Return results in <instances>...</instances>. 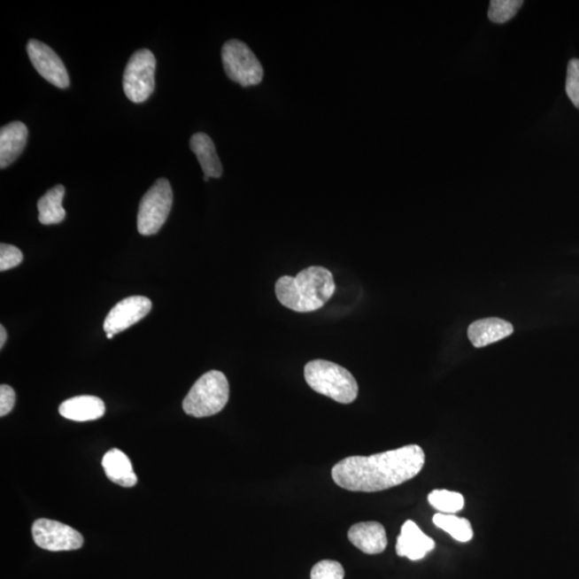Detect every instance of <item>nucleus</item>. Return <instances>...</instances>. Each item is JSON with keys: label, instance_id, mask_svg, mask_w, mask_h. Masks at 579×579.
I'll return each instance as SVG.
<instances>
[{"label": "nucleus", "instance_id": "obj_1", "mask_svg": "<svg viewBox=\"0 0 579 579\" xmlns=\"http://www.w3.org/2000/svg\"><path fill=\"white\" fill-rule=\"evenodd\" d=\"M424 465L423 449L410 444L372 456L348 457L334 466L332 476L345 490L377 492L413 480Z\"/></svg>", "mask_w": 579, "mask_h": 579}, {"label": "nucleus", "instance_id": "obj_2", "mask_svg": "<svg viewBox=\"0 0 579 579\" xmlns=\"http://www.w3.org/2000/svg\"><path fill=\"white\" fill-rule=\"evenodd\" d=\"M333 274L323 266L303 269L297 276H283L276 282L278 301L297 313H313L322 308L335 292Z\"/></svg>", "mask_w": 579, "mask_h": 579}, {"label": "nucleus", "instance_id": "obj_3", "mask_svg": "<svg viewBox=\"0 0 579 579\" xmlns=\"http://www.w3.org/2000/svg\"><path fill=\"white\" fill-rule=\"evenodd\" d=\"M305 380L319 394L340 404H351L358 398L359 385L349 370L324 359H314L305 366Z\"/></svg>", "mask_w": 579, "mask_h": 579}, {"label": "nucleus", "instance_id": "obj_4", "mask_svg": "<svg viewBox=\"0 0 579 579\" xmlns=\"http://www.w3.org/2000/svg\"><path fill=\"white\" fill-rule=\"evenodd\" d=\"M228 396L230 388L226 375L218 370H211L193 384L182 401V409L195 418H207L220 413L226 407Z\"/></svg>", "mask_w": 579, "mask_h": 579}, {"label": "nucleus", "instance_id": "obj_5", "mask_svg": "<svg viewBox=\"0 0 579 579\" xmlns=\"http://www.w3.org/2000/svg\"><path fill=\"white\" fill-rule=\"evenodd\" d=\"M173 205V191L169 181L160 179L151 186L141 200L138 214V231L151 236L160 231L169 217Z\"/></svg>", "mask_w": 579, "mask_h": 579}, {"label": "nucleus", "instance_id": "obj_6", "mask_svg": "<svg viewBox=\"0 0 579 579\" xmlns=\"http://www.w3.org/2000/svg\"><path fill=\"white\" fill-rule=\"evenodd\" d=\"M221 58L223 68L233 82L243 88L261 83L264 76L262 65L246 43L230 40L223 45Z\"/></svg>", "mask_w": 579, "mask_h": 579}, {"label": "nucleus", "instance_id": "obj_7", "mask_svg": "<svg viewBox=\"0 0 579 579\" xmlns=\"http://www.w3.org/2000/svg\"><path fill=\"white\" fill-rule=\"evenodd\" d=\"M156 58L150 50L131 56L124 73V91L135 104L144 103L155 90Z\"/></svg>", "mask_w": 579, "mask_h": 579}, {"label": "nucleus", "instance_id": "obj_8", "mask_svg": "<svg viewBox=\"0 0 579 579\" xmlns=\"http://www.w3.org/2000/svg\"><path fill=\"white\" fill-rule=\"evenodd\" d=\"M32 532L35 544L45 551H75L82 547L84 543L83 537L80 532L56 521H35Z\"/></svg>", "mask_w": 579, "mask_h": 579}, {"label": "nucleus", "instance_id": "obj_9", "mask_svg": "<svg viewBox=\"0 0 579 579\" xmlns=\"http://www.w3.org/2000/svg\"><path fill=\"white\" fill-rule=\"evenodd\" d=\"M27 53L35 69L48 82L58 89L69 88L70 80L67 69H66L63 60L49 45L35 39L29 40Z\"/></svg>", "mask_w": 579, "mask_h": 579}, {"label": "nucleus", "instance_id": "obj_10", "mask_svg": "<svg viewBox=\"0 0 579 579\" xmlns=\"http://www.w3.org/2000/svg\"><path fill=\"white\" fill-rule=\"evenodd\" d=\"M151 311V302L145 297H130L116 304L105 318L106 334H120L141 321Z\"/></svg>", "mask_w": 579, "mask_h": 579}, {"label": "nucleus", "instance_id": "obj_11", "mask_svg": "<svg viewBox=\"0 0 579 579\" xmlns=\"http://www.w3.org/2000/svg\"><path fill=\"white\" fill-rule=\"evenodd\" d=\"M435 546L433 538L426 536L414 521H407L401 527L396 552L400 557H407L410 560L418 561L434 551Z\"/></svg>", "mask_w": 579, "mask_h": 579}, {"label": "nucleus", "instance_id": "obj_12", "mask_svg": "<svg viewBox=\"0 0 579 579\" xmlns=\"http://www.w3.org/2000/svg\"><path fill=\"white\" fill-rule=\"evenodd\" d=\"M348 537L355 547L367 555L383 552L388 546L384 527L377 521L359 522L350 528Z\"/></svg>", "mask_w": 579, "mask_h": 579}, {"label": "nucleus", "instance_id": "obj_13", "mask_svg": "<svg viewBox=\"0 0 579 579\" xmlns=\"http://www.w3.org/2000/svg\"><path fill=\"white\" fill-rule=\"evenodd\" d=\"M28 129L21 121H13L0 130V167L9 166L19 158L27 146Z\"/></svg>", "mask_w": 579, "mask_h": 579}, {"label": "nucleus", "instance_id": "obj_14", "mask_svg": "<svg viewBox=\"0 0 579 579\" xmlns=\"http://www.w3.org/2000/svg\"><path fill=\"white\" fill-rule=\"evenodd\" d=\"M513 332L514 328L510 322L499 318H489L472 323L468 328V337L475 348H482L511 336Z\"/></svg>", "mask_w": 579, "mask_h": 579}, {"label": "nucleus", "instance_id": "obj_15", "mask_svg": "<svg viewBox=\"0 0 579 579\" xmlns=\"http://www.w3.org/2000/svg\"><path fill=\"white\" fill-rule=\"evenodd\" d=\"M105 413L103 400L96 396H78V398L65 400L59 405V414L63 418L75 421H95Z\"/></svg>", "mask_w": 579, "mask_h": 579}, {"label": "nucleus", "instance_id": "obj_16", "mask_svg": "<svg viewBox=\"0 0 579 579\" xmlns=\"http://www.w3.org/2000/svg\"><path fill=\"white\" fill-rule=\"evenodd\" d=\"M103 467L112 482L123 487H134L138 482L131 461L124 452L113 449L104 457Z\"/></svg>", "mask_w": 579, "mask_h": 579}, {"label": "nucleus", "instance_id": "obj_17", "mask_svg": "<svg viewBox=\"0 0 579 579\" xmlns=\"http://www.w3.org/2000/svg\"><path fill=\"white\" fill-rule=\"evenodd\" d=\"M190 147L199 160L205 176L220 179L222 165L216 152L214 142L205 134H196L190 140Z\"/></svg>", "mask_w": 579, "mask_h": 579}, {"label": "nucleus", "instance_id": "obj_18", "mask_svg": "<svg viewBox=\"0 0 579 579\" xmlns=\"http://www.w3.org/2000/svg\"><path fill=\"white\" fill-rule=\"evenodd\" d=\"M65 187L56 185L38 201L39 221L44 226L58 225L66 217L63 207Z\"/></svg>", "mask_w": 579, "mask_h": 579}, {"label": "nucleus", "instance_id": "obj_19", "mask_svg": "<svg viewBox=\"0 0 579 579\" xmlns=\"http://www.w3.org/2000/svg\"><path fill=\"white\" fill-rule=\"evenodd\" d=\"M433 521L436 527L449 533L456 541L466 543L474 537V529H472L471 522L466 520V518L439 513V514L434 516Z\"/></svg>", "mask_w": 579, "mask_h": 579}, {"label": "nucleus", "instance_id": "obj_20", "mask_svg": "<svg viewBox=\"0 0 579 579\" xmlns=\"http://www.w3.org/2000/svg\"><path fill=\"white\" fill-rule=\"evenodd\" d=\"M431 506L444 514H455L465 507V498L459 492L436 490L428 495Z\"/></svg>", "mask_w": 579, "mask_h": 579}, {"label": "nucleus", "instance_id": "obj_21", "mask_svg": "<svg viewBox=\"0 0 579 579\" xmlns=\"http://www.w3.org/2000/svg\"><path fill=\"white\" fill-rule=\"evenodd\" d=\"M524 4L521 0H491L489 18L491 22L504 24L514 18Z\"/></svg>", "mask_w": 579, "mask_h": 579}, {"label": "nucleus", "instance_id": "obj_22", "mask_svg": "<svg viewBox=\"0 0 579 579\" xmlns=\"http://www.w3.org/2000/svg\"><path fill=\"white\" fill-rule=\"evenodd\" d=\"M344 570L339 562L323 560L313 567L312 579H344Z\"/></svg>", "mask_w": 579, "mask_h": 579}, {"label": "nucleus", "instance_id": "obj_23", "mask_svg": "<svg viewBox=\"0 0 579 579\" xmlns=\"http://www.w3.org/2000/svg\"><path fill=\"white\" fill-rule=\"evenodd\" d=\"M566 90L568 98L579 109V59H571L567 66Z\"/></svg>", "mask_w": 579, "mask_h": 579}, {"label": "nucleus", "instance_id": "obj_24", "mask_svg": "<svg viewBox=\"0 0 579 579\" xmlns=\"http://www.w3.org/2000/svg\"><path fill=\"white\" fill-rule=\"evenodd\" d=\"M23 261V253L19 248L2 243L0 245V271L6 272L8 269L17 267Z\"/></svg>", "mask_w": 579, "mask_h": 579}, {"label": "nucleus", "instance_id": "obj_25", "mask_svg": "<svg viewBox=\"0 0 579 579\" xmlns=\"http://www.w3.org/2000/svg\"><path fill=\"white\" fill-rule=\"evenodd\" d=\"M15 405V392L12 386L3 384L0 386V416L12 413Z\"/></svg>", "mask_w": 579, "mask_h": 579}, {"label": "nucleus", "instance_id": "obj_26", "mask_svg": "<svg viewBox=\"0 0 579 579\" xmlns=\"http://www.w3.org/2000/svg\"><path fill=\"white\" fill-rule=\"evenodd\" d=\"M7 340V331L6 328H4V325L0 327V348H4V344H6Z\"/></svg>", "mask_w": 579, "mask_h": 579}, {"label": "nucleus", "instance_id": "obj_27", "mask_svg": "<svg viewBox=\"0 0 579 579\" xmlns=\"http://www.w3.org/2000/svg\"><path fill=\"white\" fill-rule=\"evenodd\" d=\"M114 336H115V335H113V334H106V337H108L109 339H112Z\"/></svg>", "mask_w": 579, "mask_h": 579}]
</instances>
